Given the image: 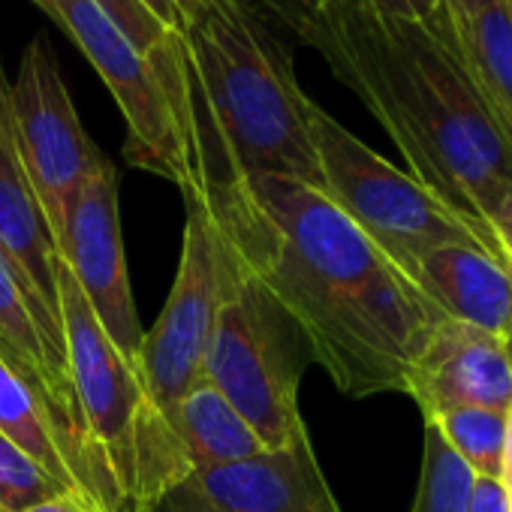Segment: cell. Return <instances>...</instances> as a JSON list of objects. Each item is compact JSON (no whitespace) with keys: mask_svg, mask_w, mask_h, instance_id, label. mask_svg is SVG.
<instances>
[{"mask_svg":"<svg viewBox=\"0 0 512 512\" xmlns=\"http://www.w3.org/2000/svg\"><path fill=\"white\" fill-rule=\"evenodd\" d=\"M199 205L344 395L404 392L413 359L446 317L320 187L256 175Z\"/></svg>","mask_w":512,"mask_h":512,"instance_id":"obj_1","label":"cell"},{"mask_svg":"<svg viewBox=\"0 0 512 512\" xmlns=\"http://www.w3.org/2000/svg\"><path fill=\"white\" fill-rule=\"evenodd\" d=\"M290 34L320 52L332 76L365 103L410 175L497 253L488 220L512 190V142L473 88L449 19L323 7Z\"/></svg>","mask_w":512,"mask_h":512,"instance_id":"obj_2","label":"cell"},{"mask_svg":"<svg viewBox=\"0 0 512 512\" xmlns=\"http://www.w3.org/2000/svg\"><path fill=\"white\" fill-rule=\"evenodd\" d=\"M169 97L187 169L184 199H217L256 175L320 187L314 100L278 31L244 0H208L148 49Z\"/></svg>","mask_w":512,"mask_h":512,"instance_id":"obj_3","label":"cell"},{"mask_svg":"<svg viewBox=\"0 0 512 512\" xmlns=\"http://www.w3.org/2000/svg\"><path fill=\"white\" fill-rule=\"evenodd\" d=\"M58 305L85 491L106 512H148L190 473V464L154 404L142 368L100 329L64 263H58Z\"/></svg>","mask_w":512,"mask_h":512,"instance_id":"obj_4","label":"cell"},{"mask_svg":"<svg viewBox=\"0 0 512 512\" xmlns=\"http://www.w3.org/2000/svg\"><path fill=\"white\" fill-rule=\"evenodd\" d=\"M217 244L220 308L202 377L232 401L266 449H284L308 434L299 413V383L314 362L311 347L278 296L220 238Z\"/></svg>","mask_w":512,"mask_h":512,"instance_id":"obj_5","label":"cell"},{"mask_svg":"<svg viewBox=\"0 0 512 512\" xmlns=\"http://www.w3.org/2000/svg\"><path fill=\"white\" fill-rule=\"evenodd\" d=\"M311 139L320 163V190L404 275L413 278L422 256L446 244L494 253L449 205L425 190L410 172H401L368 148L317 103L311 109Z\"/></svg>","mask_w":512,"mask_h":512,"instance_id":"obj_6","label":"cell"},{"mask_svg":"<svg viewBox=\"0 0 512 512\" xmlns=\"http://www.w3.org/2000/svg\"><path fill=\"white\" fill-rule=\"evenodd\" d=\"M10 130L25 178L58 241L67 208L103 151L88 139L46 37L31 40L19 76L10 82Z\"/></svg>","mask_w":512,"mask_h":512,"instance_id":"obj_7","label":"cell"},{"mask_svg":"<svg viewBox=\"0 0 512 512\" xmlns=\"http://www.w3.org/2000/svg\"><path fill=\"white\" fill-rule=\"evenodd\" d=\"M52 19L73 37L115 97L127 124V163L154 172L187 193L190 169L181 133L151 58L136 49L94 0H52Z\"/></svg>","mask_w":512,"mask_h":512,"instance_id":"obj_8","label":"cell"},{"mask_svg":"<svg viewBox=\"0 0 512 512\" xmlns=\"http://www.w3.org/2000/svg\"><path fill=\"white\" fill-rule=\"evenodd\" d=\"M184 205L178 272L157 323L142 338V374L163 416L202 377L223 278L220 244L205 208L196 199H184Z\"/></svg>","mask_w":512,"mask_h":512,"instance_id":"obj_9","label":"cell"},{"mask_svg":"<svg viewBox=\"0 0 512 512\" xmlns=\"http://www.w3.org/2000/svg\"><path fill=\"white\" fill-rule=\"evenodd\" d=\"M58 256L73 272L100 329L133 365L142 368L145 329L139 323L127 275L118 211V172L106 154L97 160L67 208Z\"/></svg>","mask_w":512,"mask_h":512,"instance_id":"obj_10","label":"cell"},{"mask_svg":"<svg viewBox=\"0 0 512 512\" xmlns=\"http://www.w3.org/2000/svg\"><path fill=\"white\" fill-rule=\"evenodd\" d=\"M157 506L166 512H344L308 434L284 449L190 470Z\"/></svg>","mask_w":512,"mask_h":512,"instance_id":"obj_11","label":"cell"},{"mask_svg":"<svg viewBox=\"0 0 512 512\" xmlns=\"http://www.w3.org/2000/svg\"><path fill=\"white\" fill-rule=\"evenodd\" d=\"M404 395L416 401L422 419L461 407H512V371L497 335L467 323L440 320L413 359Z\"/></svg>","mask_w":512,"mask_h":512,"instance_id":"obj_12","label":"cell"},{"mask_svg":"<svg viewBox=\"0 0 512 512\" xmlns=\"http://www.w3.org/2000/svg\"><path fill=\"white\" fill-rule=\"evenodd\" d=\"M0 256L22 284L55 365L70 377L58 305V241L25 178L13 130L0 139Z\"/></svg>","mask_w":512,"mask_h":512,"instance_id":"obj_13","label":"cell"},{"mask_svg":"<svg viewBox=\"0 0 512 512\" xmlns=\"http://www.w3.org/2000/svg\"><path fill=\"white\" fill-rule=\"evenodd\" d=\"M413 281L446 320L497 338L512 326V272L488 250L461 244L437 247L422 256Z\"/></svg>","mask_w":512,"mask_h":512,"instance_id":"obj_14","label":"cell"},{"mask_svg":"<svg viewBox=\"0 0 512 512\" xmlns=\"http://www.w3.org/2000/svg\"><path fill=\"white\" fill-rule=\"evenodd\" d=\"M0 347H4L16 365L31 377L43 401L49 404L55 425L64 437V446L70 452V461L76 467L79 485L85 491V470H82V440H79V419H76V401L70 377L55 365L37 320L31 314V305L25 299L22 284L10 272V266L0 256ZM88 494V491H85Z\"/></svg>","mask_w":512,"mask_h":512,"instance_id":"obj_15","label":"cell"},{"mask_svg":"<svg viewBox=\"0 0 512 512\" xmlns=\"http://www.w3.org/2000/svg\"><path fill=\"white\" fill-rule=\"evenodd\" d=\"M166 419L190 470H208L266 452L256 431L208 377H199Z\"/></svg>","mask_w":512,"mask_h":512,"instance_id":"obj_16","label":"cell"},{"mask_svg":"<svg viewBox=\"0 0 512 512\" xmlns=\"http://www.w3.org/2000/svg\"><path fill=\"white\" fill-rule=\"evenodd\" d=\"M0 434L16 440L70 491H82L49 404L4 347H0Z\"/></svg>","mask_w":512,"mask_h":512,"instance_id":"obj_17","label":"cell"},{"mask_svg":"<svg viewBox=\"0 0 512 512\" xmlns=\"http://www.w3.org/2000/svg\"><path fill=\"white\" fill-rule=\"evenodd\" d=\"M452 37L473 88L512 142V22L503 4L491 0Z\"/></svg>","mask_w":512,"mask_h":512,"instance_id":"obj_18","label":"cell"},{"mask_svg":"<svg viewBox=\"0 0 512 512\" xmlns=\"http://www.w3.org/2000/svg\"><path fill=\"white\" fill-rule=\"evenodd\" d=\"M443 443L467 464L473 476L500 479L503 464V437H506V410L488 407H461L428 419Z\"/></svg>","mask_w":512,"mask_h":512,"instance_id":"obj_19","label":"cell"},{"mask_svg":"<svg viewBox=\"0 0 512 512\" xmlns=\"http://www.w3.org/2000/svg\"><path fill=\"white\" fill-rule=\"evenodd\" d=\"M473 473L467 464L443 443L434 425L425 422L419 482L410 503V512H464Z\"/></svg>","mask_w":512,"mask_h":512,"instance_id":"obj_20","label":"cell"},{"mask_svg":"<svg viewBox=\"0 0 512 512\" xmlns=\"http://www.w3.org/2000/svg\"><path fill=\"white\" fill-rule=\"evenodd\" d=\"M70 491L16 440L0 434V512H28L37 503Z\"/></svg>","mask_w":512,"mask_h":512,"instance_id":"obj_21","label":"cell"},{"mask_svg":"<svg viewBox=\"0 0 512 512\" xmlns=\"http://www.w3.org/2000/svg\"><path fill=\"white\" fill-rule=\"evenodd\" d=\"M250 10L260 13L272 28L290 31L302 16L323 7H362L383 16H401L416 22H434L446 16L443 0H244Z\"/></svg>","mask_w":512,"mask_h":512,"instance_id":"obj_22","label":"cell"},{"mask_svg":"<svg viewBox=\"0 0 512 512\" xmlns=\"http://www.w3.org/2000/svg\"><path fill=\"white\" fill-rule=\"evenodd\" d=\"M94 4L136 43V49H142L148 55V49H154L169 28H163L139 0H94Z\"/></svg>","mask_w":512,"mask_h":512,"instance_id":"obj_23","label":"cell"},{"mask_svg":"<svg viewBox=\"0 0 512 512\" xmlns=\"http://www.w3.org/2000/svg\"><path fill=\"white\" fill-rule=\"evenodd\" d=\"M464 512H512V497L500 479L473 476Z\"/></svg>","mask_w":512,"mask_h":512,"instance_id":"obj_24","label":"cell"},{"mask_svg":"<svg viewBox=\"0 0 512 512\" xmlns=\"http://www.w3.org/2000/svg\"><path fill=\"white\" fill-rule=\"evenodd\" d=\"M139 4L169 31H181L208 0H139Z\"/></svg>","mask_w":512,"mask_h":512,"instance_id":"obj_25","label":"cell"},{"mask_svg":"<svg viewBox=\"0 0 512 512\" xmlns=\"http://www.w3.org/2000/svg\"><path fill=\"white\" fill-rule=\"evenodd\" d=\"M488 229H491V238L497 244L503 266L512 272V190L497 202V208L488 220Z\"/></svg>","mask_w":512,"mask_h":512,"instance_id":"obj_26","label":"cell"},{"mask_svg":"<svg viewBox=\"0 0 512 512\" xmlns=\"http://www.w3.org/2000/svg\"><path fill=\"white\" fill-rule=\"evenodd\" d=\"M28 512H106L100 503H94L88 494H82V491H61V494H55V497H49V500H43V503H37L34 509H28Z\"/></svg>","mask_w":512,"mask_h":512,"instance_id":"obj_27","label":"cell"},{"mask_svg":"<svg viewBox=\"0 0 512 512\" xmlns=\"http://www.w3.org/2000/svg\"><path fill=\"white\" fill-rule=\"evenodd\" d=\"M488 4H491V0H443V10H446V19H449L452 34H458Z\"/></svg>","mask_w":512,"mask_h":512,"instance_id":"obj_28","label":"cell"},{"mask_svg":"<svg viewBox=\"0 0 512 512\" xmlns=\"http://www.w3.org/2000/svg\"><path fill=\"white\" fill-rule=\"evenodd\" d=\"M500 482L506 485L512 497V407L506 410V437H503V464H500Z\"/></svg>","mask_w":512,"mask_h":512,"instance_id":"obj_29","label":"cell"},{"mask_svg":"<svg viewBox=\"0 0 512 512\" xmlns=\"http://www.w3.org/2000/svg\"><path fill=\"white\" fill-rule=\"evenodd\" d=\"M10 130V79L4 73V64H0V139Z\"/></svg>","mask_w":512,"mask_h":512,"instance_id":"obj_30","label":"cell"},{"mask_svg":"<svg viewBox=\"0 0 512 512\" xmlns=\"http://www.w3.org/2000/svg\"><path fill=\"white\" fill-rule=\"evenodd\" d=\"M500 344H503V353H506V362H509V371H512V326L500 335Z\"/></svg>","mask_w":512,"mask_h":512,"instance_id":"obj_31","label":"cell"},{"mask_svg":"<svg viewBox=\"0 0 512 512\" xmlns=\"http://www.w3.org/2000/svg\"><path fill=\"white\" fill-rule=\"evenodd\" d=\"M34 4H37L43 13H49V16H52V0H34Z\"/></svg>","mask_w":512,"mask_h":512,"instance_id":"obj_32","label":"cell"},{"mask_svg":"<svg viewBox=\"0 0 512 512\" xmlns=\"http://www.w3.org/2000/svg\"><path fill=\"white\" fill-rule=\"evenodd\" d=\"M500 4H503L506 16H509V22H512V0H500Z\"/></svg>","mask_w":512,"mask_h":512,"instance_id":"obj_33","label":"cell"},{"mask_svg":"<svg viewBox=\"0 0 512 512\" xmlns=\"http://www.w3.org/2000/svg\"><path fill=\"white\" fill-rule=\"evenodd\" d=\"M148 512H166V509H160V506H154V509H148Z\"/></svg>","mask_w":512,"mask_h":512,"instance_id":"obj_34","label":"cell"}]
</instances>
